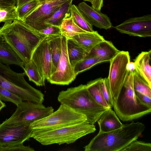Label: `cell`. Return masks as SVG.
<instances>
[{"label": "cell", "mask_w": 151, "mask_h": 151, "mask_svg": "<svg viewBox=\"0 0 151 151\" xmlns=\"http://www.w3.org/2000/svg\"><path fill=\"white\" fill-rule=\"evenodd\" d=\"M97 122L99 127V131L103 132L113 131L122 127L124 125L111 108L104 112Z\"/></svg>", "instance_id": "19"}, {"label": "cell", "mask_w": 151, "mask_h": 151, "mask_svg": "<svg viewBox=\"0 0 151 151\" xmlns=\"http://www.w3.org/2000/svg\"><path fill=\"white\" fill-rule=\"evenodd\" d=\"M104 62L100 57L94 55H86L78 62L73 67L75 75L86 71L97 64Z\"/></svg>", "instance_id": "26"}, {"label": "cell", "mask_w": 151, "mask_h": 151, "mask_svg": "<svg viewBox=\"0 0 151 151\" xmlns=\"http://www.w3.org/2000/svg\"><path fill=\"white\" fill-rule=\"evenodd\" d=\"M42 2H43L45 0H40Z\"/></svg>", "instance_id": "44"}, {"label": "cell", "mask_w": 151, "mask_h": 151, "mask_svg": "<svg viewBox=\"0 0 151 151\" xmlns=\"http://www.w3.org/2000/svg\"><path fill=\"white\" fill-rule=\"evenodd\" d=\"M17 0H0V8L16 6Z\"/></svg>", "instance_id": "38"}, {"label": "cell", "mask_w": 151, "mask_h": 151, "mask_svg": "<svg viewBox=\"0 0 151 151\" xmlns=\"http://www.w3.org/2000/svg\"><path fill=\"white\" fill-rule=\"evenodd\" d=\"M72 39L88 53L97 45L105 40L97 31L86 32L76 35Z\"/></svg>", "instance_id": "17"}, {"label": "cell", "mask_w": 151, "mask_h": 151, "mask_svg": "<svg viewBox=\"0 0 151 151\" xmlns=\"http://www.w3.org/2000/svg\"><path fill=\"white\" fill-rule=\"evenodd\" d=\"M47 37L52 60L50 75L56 70L61 57L62 35H52Z\"/></svg>", "instance_id": "21"}, {"label": "cell", "mask_w": 151, "mask_h": 151, "mask_svg": "<svg viewBox=\"0 0 151 151\" xmlns=\"http://www.w3.org/2000/svg\"><path fill=\"white\" fill-rule=\"evenodd\" d=\"M6 106L5 104L0 99V111Z\"/></svg>", "instance_id": "42"}, {"label": "cell", "mask_w": 151, "mask_h": 151, "mask_svg": "<svg viewBox=\"0 0 151 151\" xmlns=\"http://www.w3.org/2000/svg\"><path fill=\"white\" fill-rule=\"evenodd\" d=\"M73 0H69L63 4L45 22L48 26L53 25L60 27L64 19L70 15V9Z\"/></svg>", "instance_id": "23"}, {"label": "cell", "mask_w": 151, "mask_h": 151, "mask_svg": "<svg viewBox=\"0 0 151 151\" xmlns=\"http://www.w3.org/2000/svg\"><path fill=\"white\" fill-rule=\"evenodd\" d=\"M101 87L106 103L110 108H112L113 107V101L107 78H101Z\"/></svg>", "instance_id": "34"}, {"label": "cell", "mask_w": 151, "mask_h": 151, "mask_svg": "<svg viewBox=\"0 0 151 151\" xmlns=\"http://www.w3.org/2000/svg\"><path fill=\"white\" fill-rule=\"evenodd\" d=\"M0 99L5 101L11 102L16 105L22 101L21 99L18 96L1 86Z\"/></svg>", "instance_id": "33"}, {"label": "cell", "mask_w": 151, "mask_h": 151, "mask_svg": "<svg viewBox=\"0 0 151 151\" xmlns=\"http://www.w3.org/2000/svg\"><path fill=\"white\" fill-rule=\"evenodd\" d=\"M96 129L94 124L83 123L51 130L33 129L31 137L42 145L70 144Z\"/></svg>", "instance_id": "4"}, {"label": "cell", "mask_w": 151, "mask_h": 151, "mask_svg": "<svg viewBox=\"0 0 151 151\" xmlns=\"http://www.w3.org/2000/svg\"><path fill=\"white\" fill-rule=\"evenodd\" d=\"M113 107L123 121H131L151 112V107L142 102L135 94L133 73L129 72L117 98L113 100Z\"/></svg>", "instance_id": "3"}, {"label": "cell", "mask_w": 151, "mask_h": 151, "mask_svg": "<svg viewBox=\"0 0 151 151\" xmlns=\"http://www.w3.org/2000/svg\"><path fill=\"white\" fill-rule=\"evenodd\" d=\"M32 0H17L16 7L18 8Z\"/></svg>", "instance_id": "41"}, {"label": "cell", "mask_w": 151, "mask_h": 151, "mask_svg": "<svg viewBox=\"0 0 151 151\" xmlns=\"http://www.w3.org/2000/svg\"><path fill=\"white\" fill-rule=\"evenodd\" d=\"M133 85L134 91L151 97V87L135 70L133 73Z\"/></svg>", "instance_id": "29"}, {"label": "cell", "mask_w": 151, "mask_h": 151, "mask_svg": "<svg viewBox=\"0 0 151 151\" xmlns=\"http://www.w3.org/2000/svg\"><path fill=\"white\" fill-rule=\"evenodd\" d=\"M70 12L74 22L80 28L87 32H92L94 31L93 26L84 17L77 6L72 4Z\"/></svg>", "instance_id": "28"}, {"label": "cell", "mask_w": 151, "mask_h": 151, "mask_svg": "<svg viewBox=\"0 0 151 151\" xmlns=\"http://www.w3.org/2000/svg\"><path fill=\"white\" fill-rule=\"evenodd\" d=\"M151 50L143 51L134 60L135 71L151 87V67L150 64Z\"/></svg>", "instance_id": "18"}, {"label": "cell", "mask_w": 151, "mask_h": 151, "mask_svg": "<svg viewBox=\"0 0 151 151\" xmlns=\"http://www.w3.org/2000/svg\"><path fill=\"white\" fill-rule=\"evenodd\" d=\"M42 4L40 0H32L17 8L18 19H23L39 8Z\"/></svg>", "instance_id": "30"}, {"label": "cell", "mask_w": 151, "mask_h": 151, "mask_svg": "<svg viewBox=\"0 0 151 151\" xmlns=\"http://www.w3.org/2000/svg\"><path fill=\"white\" fill-rule=\"evenodd\" d=\"M86 122L85 116L61 104L56 111L42 119L34 122L30 126L32 129L51 130L79 124Z\"/></svg>", "instance_id": "6"}, {"label": "cell", "mask_w": 151, "mask_h": 151, "mask_svg": "<svg viewBox=\"0 0 151 151\" xmlns=\"http://www.w3.org/2000/svg\"><path fill=\"white\" fill-rule=\"evenodd\" d=\"M77 6L84 17L92 26L106 30L112 27L109 18L101 13V10L89 6L84 2L80 3Z\"/></svg>", "instance_id": "15"}, {"label": "cell", "mask_w": 151, "mask_h": 151, "mask_svg": "<svg viewBox=\"0 0 151 151\" xmlns=\"http://www.w3.org/2000/svg\"><path fill=\"white\" fill-rule=\"evenodd\" d=\"M67 48L68 58L73 68L75 64L88 54L84 49L70 38H67Z\"/></svg>", "instance_id": "22"}, {"label": "cell", "mask_w": 151, "mask_h": 151, "mask_svg": "<svg viewBox=\"0 0 151 151\" xmlns=\"http://www.w3.org/2000/svg\"><path fill=\"white\" fill-rule=\"evenodd\" d=\"M120 51L111 42L105 40L93 48L86 55L97 56L104 62L110 61Z\"/></svg>", "instance_id": "20"}, {"label": "cell", "mask_w": 151, "mask_h": 151, "mask_svg": "<svg viewBox=\"0 0 151 151\" xmlns=\"http://www.w3.org/2000/svg\"><path fill=\"white\" fill-rule=\"evenodd\" d=\"M30 60L35 64L45 80L50 75L52 60L47 36L42 38L33 51Z\"/></svg>", "instance_id": "14"}, {"label": "cell", "mask_w": 151, "mask_h": 151, "mask_svg": "<svg viewBox=\"0 0 151 151\" xmlns=\"http://www.w3.org/2000/svg\"><path fill=\"white\" fill-rule=\"evenodd\" d=\"M34 151V149L30 146H25L23 144L12 145L5 147H0V151Z\"/></svg>", "instance_id": "35"}, {"label": "cell", "mask_w": 151, "mask_h": 151, "mask_svg": "<svg viewBox=\"0 0 151 151\" xmlns=\"http://www.w3.org/2000/svg\"><path fill=\"white\" fill-rule=\"evenodd\" d=\"M90 2L93 8L101 10L103 6V0H83Z\"/></svg>", "instance_id": "39"}, {"label": "cell", "mask_w": 151, "mask_h": 151, "mask_svg": "<svg viewBox=\"0 0 151 151\" xmlns=\"http://www.w3.org/2000/svg\"><path fill=\"white\" fill-rule=\"evenodd\" d=\"M18 19L16 6L0 8V23L10 22Z\"/></svg>", "instance_id": "31"}, {"label": "cell", "mask_w": 151, "mask_h": 151, "mask_svg": "<svg viewBox=\"0 0 151 151\" xmlns=\"http://www.w3.org/2000/svg\"><path fill=\"white\" fill-rule=\"evenodd\" d=\"M24 72L12 70L8 65L0 62V86L19 97L22 101L42 104L44 94L29 84L24 78Z\"/></svg>", "instance_id": "5"}, {"label": "cell", "mask_w": 151, "mask_h": 151, "mask_svg": "<svg viewBox=\"0 0 151 151\" xmlns=\"http://www.w3.org/2000/svg\"><path fill=\"white\" fill-rule=\"evenodd\" d=\"M60 27L61 35L67 38H70L79 34L87 32L75 23L71 15L64 19Z\"/></svg>", "instance_id": "24"}, {"label": "cell", "mask_w": 151, "mask_h": 151, "mask_svg": "<svg viewBox=\"0 0 151 151\" xmlns=\"http://www.w3.org/2000/svg\"><path fill=\"white\" fill-rule=\"evenodd\" d=\"M25 75L29 80L33 82L37 86H44L45 80L40 74L35 63L31 60L25 64L23 69Z\"/></svg>", "instance_id": "27"}, {"label": "cell", "mask_w": 151, "mask_h": 151, "mask_svg": "<svg viewBox=\"0 0 151 151\" xmlns=\"http://www.w3.org/2000/svg\"><path fill=\"white\" fill-rule=\"evenodd\" d=\"M130 61L128 51H120L110 62L109 74L107 78L112 101L119 95L129 72L127 65Z\"/></svg>", "instance_id": "8"}, {"label": "cell", "mask_w": 151, "mask_h": 151, "mask_svg": "<svg viewBox=\"0 0 151 151\" xmlns=\"http://www.w3.org/2000/svg\"><path fill=\"white\" fill-rule=\"evenodd\" d=\"M52 0H45L44 1V2H48V1H51ZM43 3V2H42Z\"/></svg>", "instance_id": "43"}, {"label": "cell", "mask_w": 151, "mask_h": 151, "mask_svg": "<svg viewBox=\"0 0 151 151\" xmlns=\"http://www.w3.org/2000/svg\"><path fill=\"white\" fill-rule=\"evenodd\" d=\"M58 100L61 104L85 116L87 122L92 124H94L108 109L94 100L88 91L86 85L81 84L60 91Z\"/></svg>", "instance_id": "2"}, {"label": "cell", "mask_w": 151, "mask_h": 151, "mask_svg": "<svg viewBox=\"0 0 151 151\" xmlns=\"http://www.w3.org/2000/svg\"><path fill=\"white\" fill-rule=\"evenodd\" d=\"M101 79V78H99L89 82L86 85L87 88L95 101L104 107L109 108L110 107L106 103L102 92Z\"/></svg>", "instance_id": "25"}, {"label": "cell", "mask_w": 151, "mask_h": 151, "mask_svg": "<svg viewBox=\"0 0 151 151\" xmlns=\"http://www.w3.org/2000/svg\"><path fill=\"white\" fill-rule=\"evenodd\" d=\"M0 35L3 37L25 64L30 61L32 52L14 28L11 22L5 23L0 27Z\"/></svg>", "instance_id": "13"}, {"label": "cell", "mask_w": 151, "mask_h": 151, "mask_svg": "<svg viewBox=\"0 0 151 151\" xmlns=\"http://www.w3.org/2000/svg\"><path fill=\"white\" fill-rule=\"evenodd\" d=\"M67 40V38L62 35V52L60 59L55 71L46 79L51 84L68 85L76 77L68 58Z\"/></svg>", "instance_id": "11"}, {"label": "cell", "mask_w": 151, "mask_h": 151, "mask_svg": "<svg viewBox=\"0 0 151 151\" xmlns=\"http://www.w3.org/2000/svg\"><path fill=\"white\" fill-rule=\"evenodd\" d=\"M113 27L121 33L146 37L151 36V15L132 17Z\"/></svg>", "instance_id": "12"}, {"label": "cell", "mask_w": 151, "mask_h": 151, "mask_svg": "<svg viewBox=\"0 0 151 151\" xmlns=\"http://www.w3.org/2000/svg\"><path fill=\"white\" fill-rule=\"evenodd\" d=\"M39 32L46 36L61 35L60 27L53 25H50Z\"/></svg>", "instance_id": "36"}, {"label": "cell", "mask_w": 151, "mask_h": 151, "mask_svg": "<svg viewBox=\"0 0 151 151\" xmlns=\"http://www.w3.org/2000/svg\"><path fill=\"white\" fill-rule=\"evenodd\" d=\"M134 92L135 95L142 102L151 107V97L137 91Z\"/></svg>", "instance_id": "37"}, {"label": "cell", "mask_w": 151, "mask_h": 151, "mask_svg": "<svg viewBox=\"0 0 151 151\" xmlns=\"http://www.w3.org/2000/svg\"><path fill=\"white\" fill-rule=\"evenodd\" d=\"M150 143L135 140L132 142L122 151H151Z\"/></svg>", "instance_id": "32"}, {"label": "cell", "mask_w": 151, "mask_h": 151, "mask_svg": "<svg viewBox=\"0 0 151 151\" xmlns=\"http://www.w3.org/2000/svg\"><path fill=\"white\" fill-rule=\"evenodd\" d=\"M30 124H0V147L20 144L31 138Z\"/></svg>", "instance_id": "9"}, {"label": "cell", "mask_w": 151, "mask_h": 151, "mask_svg": "<svg viewBox=\"0 0 151 151\" xmlns=\"http://www.w3.org/2000/svg\"><path fill=\"white\" fill-rule=\"evenodd\" d=\"M0 62L6 65L14 64L24 69L25 64L11 47L0 35Z\"/></svg>", "instance_id": "16"}, {"label": "cell", "mask_w": 151, "mask_h": 151, "mask_svg": "<svg viewBox=\"0 0 151 151\" xmlns=\"http://www.w3.org/2000/svg\"><path fill=\"white\" fill-rule=\"evenodd\" d=\"M11 116L4 122L9 124H28L42 119L54 111L51 106L46 107L42 104L22 101L17 105Z\"/></svg>", "instance_id": "7"}, {"label": "cell", "mask_w": 151, "mask_h": 151, "mask_svg": "<svg viewBox=\"0 0 151 151\" xmlns=\"http://www.w3.org/2000/svg\"><path fill=\"white\" fill-rule=\"evenodd\" d=\"M145 128L141 122H132L113 131H99L87 145L85 151H122L132 142L137 140Z\"/></svg>", "instance_id": "1"}, {"label": "cell", "mask_w": 151, "mask_h": 151, "mask_svg": "<svg viewBox=\"0 0 151 151\" xmlns=\"http://www.w3.org/2000/svg\"><path fill=\"white\" fill-rule=\"evenodd\" d=\"M69 0H52L42 3L36 10L21 20L39 32L47 27L45 22L64 3Z\"/></svg>", "instance_id": "10"}, {"label": "cell", "mask_w": 151, "mask_h": 151, "mask_svg": "<svg viewBox=\"0 0 151 151\" xmlns=\"http://www.w3.org/2000/svg\"><path fill=\"white\" fill-rule=\"evenodd\" d=\"M127 68L129 72L133 73L135 70V65L134 62L129 61L127 65Z\"/></svg>", "instance_id": "40"}]
</instances>
